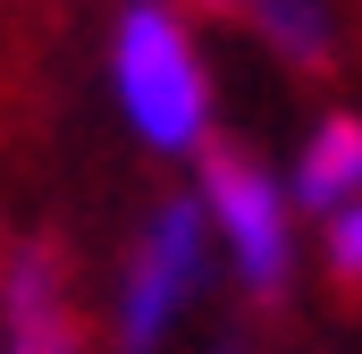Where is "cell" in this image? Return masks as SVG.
Masks as SVG:
<instances>
[{
	"label": "cell",
	"mask_w": 362,
	"mask_h": 354,
	"mask_svg": "<svg viewBox=\"0 0 362 354\" xmlns=\"http://www.w3.org/2000/svg\"><path fill=\"white\" fill-rule=\"evenodd\" d=\"M110 101H118V118L144 152L185 161V152L211 144L219 93H211V59H202L185 8H169V0H127L118 8V25H110Z\"/></svg>",
	"instance_id": "cell-1"
},
{
	"label": "cell",
	"mask_w": 362,
	"mask_h": 354,
	"mask_svg": "<svg viewBox=\"0 0 362 354\" xmlns=\"http://www.w3.org/2000/svg\"><path fill=\"white\" fill-rule=\"evenodd\" d=\"M194 202H202V228H211V262H228V278L253 295V304H286L295 295V270H303V219L286 202L270 161L236 152V144H202L194 152Z\"/></svg>",
	"instance_id": "cell-2"
},
{
	"label": "cell",
	"mask_w": 362,
	"mask_h": 354,
	"mask_svg": "<svg viewBox=\"0 0 362 354\" xmlns=\"http://www.w3.org/2000/svg\"><path fill=\"white\" fill-rule=\"evenodd\" d=\"M211 287V228H202V202L194 194H160L118 262L110 287V346L118 354H160L185 329V312L202 304Z\"/></svg>",
	"instance_id": "cell-3"
},
{
	"label": "cell",
	"mask_w": 362,
	"mask_h": 354,
	"mask_svg": "<svg viewBox=\"0 0 362 354\" xmlns=\"http://www.w3.org/2000/svg\"><path fill=\"white\" fill-rule=\"evenodd\" d=\"M0 354H85V312L51 236H17L0 253Z\"/></svg>",
	"instance_id": "cell-4"
},
{
	"label": "cell",
	"mask_w": 362,
	"mask_h": 354,
	"mask_svg": "<svg viewBox=\"0 0 362 354\" xmlns=\"http://www.w3.org/2000/svg\"><path fill=\"white\" fill-rule=\"evenodd\" d=\"M286 202L295 219H329V211H354L362 202V118L354 110H320L286 161Z\"/></svg>",
	"instance_id": "cell-5"
},
{
	"label": "cell",
	"mask_w": 362,
	"mask_h": 354,
	"mask_svg": "<svg viewBox=\"0 0 362 354\" xmlns=\"http://www.w3.org/2000/svg\"><path fill=\"white\" fill-rule=\"evenodd\" d=\"M236 17H253L262 51L286 59L295 76H329V68H337V34H346L337 0H245Z\"/></svg>",
	"instance_id": "cell-6"
},
{
	"label": "cell",
	"mask_w": 362,
	"mask_h": 354,
	"mask_svg": "<svg viewBox=\"0 0 362 354\" xmlns=\"http://www.w3.org/2000/svg\"><path fill=\"white\" fill-rule=\"evenodd\" d=\"M312 228H320V270H329L337 287H354V270H362V202H354V211L312 219Z\"/></svg>",
	"instance_id": "cell-7"
},
{
	"label": "cell",
	"mask_w": 362,
	"mask_h": 354,
	"mask_svg": "<svg viewBox=\"0 0 362 354\" xmlns=\"http://www.w3.org/2000/svg\"><path fill=\"white\" fill-rule=\"evenodd\" d=\"M169 8H202V17H236L245 0H169Z\"/></svg>",
	"instance_id": "cell-8"
},
{
	"label": "cell",
	"mask_w": 362,
	"mask_h": 354,
	"mask_svg": "<svg viewBox=\"0 0 362 354\" xmlns=\"http://www.w3.org/2000/svg\"><path fill=\"white\" fill-rule=\"evenodd\" d=\"M211 354H245V346H236V338H219V346H211Z\"/></svg>",
	"instance_id": "cell-9"
}]
</instances>
